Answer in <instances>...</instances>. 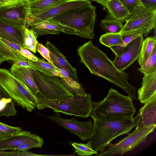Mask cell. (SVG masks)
Listing matches in <instances>:
<instances>
[{
  "mask_svg": "<svg viewBox=\"0 0 156 156\" xmlns=\"http://www.w3.org/2000/svg\"><path fill=\"white\" fill-rule=\"evenodd\" d=\"M23 35V47L36 53L38 42L33 31L31 29L26 28L24 30Z\"/></svg>",
  "mask_w": 156,
  "mask_h": 156,
  "instance_id": "obj_29",
  "label": "cell"
},
{
  "mask_svg": "<svg viewBox=\"0 0 156 156\" xmlns=\"http://www.w3.org/2000/svg\"><path fill=\"white\" fill-rule=\"evenodd\" d=\"M23 33L16 28L0 21V37L23 47Z\"/></svg>",
  "mask_w": 156,
  "mask_h": 156,
  "instance_id": "obj_21",
  "label": "cell"
},
{
  "mask_svg": "<svg viewBox=\"0 0 156 156\" xmlns=\"http://www.w3.org/2000/svg\"><path fill=\"white\" fill-rule=\"evenodd\" d=\"M44 140L42 137L36 135L29 141L23 144L16 148L14 150L23 152H27L33 148H41L43 144Z\"/></svg>",
  "mask_w": 156,
  "mask_h": 156,
  "instance_id": "obj_33",
  "label": "cell"
},
{
  "mask_svg": "<svg viewBox=\"0 0 156 156\" xmlns=\"http://www.w3.org/2000/svg\"><path fill=\"white\" fill-rule=\"evenodd\" d=\"M71 144L75 149V153L80 156H90L98 153L92 148L89 140L87 144L73 142Z\"/></svg>",
  "mask_w": 156,
  "mask_h": 156,
  "instance_id": "obj_32",
  "label": "cell"
},
{
  "mask_svg": "<svg viewBox=\"0 0 156 156\" xmlns=\"http://www.w3.org/2000/svg\"><path fill=\"white\" fill-rule=\"evenodd\" d=\"M95 10V7L91 5L70 10L50 20L66 34L93 39L94 36Z\"/></svg>",
  "mask_w": 156,
  "mask_h": 156,
  "instance_id": "obj_3",
  "label": "cell"
},
{
  "mask_svg": "<svg viewBox=\"0 0 156 156\" xmlns=\"http://www.w3.org/2000/svg\"><path fill=\"white\" fill-rule=\"evenodd\" d=\"M31 27L37 38L46 34H57L62 32L59 26L50 19L37 23Z\"/></svg>",
  "mask_w": 156,
  "mask_h": 156,
  "instance_id": "obj_22",
  "label": "cell"
},
{
  "mask_svg": "<svg viewBox=\"0 0 156 156\" xmlns=\"http://www.w3.org/2000/svg\"><path fill=\"white\" fill-rule=\"evenodd\" d=\"M145 104L133 118L136 129L156 125V94Z\"/></svg>",
  "mask_w": 156,
  "mask_h": 156,
  "instance_id": "obj_14",
  "label": "cell"
},
{
  "mask_svg": "<svg viewBox=\"0 0 156 156\" xmlns=\"http://www.w3.org/2000/svg\"><path fill=\"white\" fill-rule=\"evenodd\" d=\"M144 75L150 74L156 72V47L146 63L138 69Z\"/></svg>",
  "mask_w": 156,
  "mask_h": 156,
  "instance_id": "obj_31",
  "label": "cell"
},
{
  "mask_svg": "<svg viewBox=\"0 0 156 156\" xmlns=\"http://www.w3.org/2000/svg\"><path fill=\"white\" fill-rule=\"evenodd\" d=\"M23 131L20 127L9 126L0 122V140L9 137Z\"/></svg>",
  "mask_w": 156,
  "mask_h": 156,
  "instance_id": "obj_34",
  "label": "cell"
},
{
  "mask_svg": "<svg viewBox=\"0 0 156 156\" xmlns=\"http://www.w3.org/2000/svg\"><path fill=\"white\" fill-rule=\"evenodd\" d=\"M28 61L31 66V68L46 75L55 76L61 78L62 77L54 66L43 58H38V59L37 61H32L28 59Z\"/></svg>",
  "mask_w": 156,
  "mask_h": 156,
  "instance_id": "obj_24",
  "label": "cell"
},
{
  "mask_svg": "<svg viewBox=\"0 0 156 156\" xmlns=\"http://www.w3.org/2000/svg\"><path fill=\"white\" fill-rule=\"evenodd\" d=\"M45 155H40L31 152H23L18 150H12V151H0V156H45Z\"/></svg>",
  "mask_w": 156,
  "mask_h": 156,
  "instance_id": "obj_36",
  "label": "cell"
},
{
  "mask_svg": "<svg viewBox=\"0 0 156 156\" xmlns=\"http://www.w3.org/2000/svg\"><path fill=\"white\" fill-rule=\"evenodd\" d=\"M156 125L135 129L132 133L118 143L109 145L102 151L96 154L97 156L122 155L134 150L146 141L147 136L153 132Z\"/></svg>",
  "mask_w": 156,
  "mask_h": 156,
  "instance_id": "obj_9",
  "label": "cell"
},
{
  "mask_svg": "<svg viewBox=\"0 0 156 156\" xmlns=\"http://www.w3.org/2000/svg\"><path fill=\"white\" fill-rule=\"evenodd\" d=\"M66 0H36L29 2V14L44 11L58 5Z\"/></svg>",
  "mask_w": 156,
  "mask_h": 156,
  "instance_id": "obj_26",
  "label": "cell"
},
{
  "mask_svg": "<svg viewBox=\"0 0 156 156\" xmlns=\"http://www.w3.org/2000/svg\"><path fill=\"white\" fill-rule=\"evenodd\" d=\"M56 69L60 73L62 77L71 79L77 82H78V79L76 78L67 70L64 69H60L55 67Z\"/></svg>",
  "mask_w": 156,
  "mask_h": 156,
  "instance_id": "obj_40",
  "label": "cell"
},
{
  "mask_svg": "<svg viewBox=\"0 0 156 156\" xmlns=\"http://www.w3.org/2000/svg\"><path fill=\"white\" fill-rule=\"evenodd\" d=\"M36 135L30 132L23 131L9 137L0 140V151L14 150Z\"/></svg>",
  "mask_w": 156,
  "mask_h": 156,
  "instance_id": "obj_20",
  "label": "cell"
},
{
  "mask_svg": "<svg viewBox=\"0 0 156 156\" xmlns=\"http://www.w3.org/2000/svg\"><path fill=\"white\" fill-rule=\"evenodd\" d=\"M36 98L38 101L37 108L38 110L49 108L55 112L78 117L86 118L89 116L92 108L91 95L90 94L57 100L47 99L37 94Z\"/></svg>",
  "mask_w": 156,
  "mask_h": 156,
  "instance_id": "obj_5",
  "label": "cell"
},
{
  "mask_svg": "<svg viewBox=\"0 0 156 156\" xmlns=\"http://www.w3.org/2000/svg\"><path fill=\"white\" fill-rule=\"evenodd\" d=\"M20 0H0V3L2 5L14 3Z\"/></svg>",
  "mask_w": 156,
  "mask_h": 156,
  "instance_id": "obj_43",
  "label": "cell"
},
{
  "mask_svg": "<svg viewBox=\"0 0 156 156\" xmlns=\"http://www.w3.org/2000/svg\"><path fill=\"white\" fill-rule=\"evenodd\" d=\"M100 26L107 33H120L124 27L122 22L111 17L101 20Z\"/></svg>",
  "mask_w": 156,
  "mask_h": 156,
  "instance_id": "obj_28",
  "label": "cell"
},
{
  "mask_svg": "<svg viewBox=\"0 0 156 156\" xmlns=\"http://www.w3.org/2000/svg\"><path fill=\"white\" fill-rule=\"evenodd\" d=\"M92 5L89 0H66L55 6L44 11L28 14L27 28L70 10Z\"/></svg>",
  "mask_w": 156,
  "mask_h": 156,
  "instance_id": "obj_11",
  "label": "cell"
},
{
  "mask_svg": "<svg viewBox=\"0 0 156 156\" xmlns=\"http://www.w3.org/2000/svg\"><path fill=\"white\" fill-rule=\"evenodd\" d=\"M138 98L141 103L145 104L156 94V72L144 75L142 87L137 91Z\"/></svg>",
  "mask_w": 156,
  "mask_h": 156,
  "instance_id": "obj_17",
  "label": "cell"
},
{
  "mask_svg": "<svg viewBox=\"0 0 156 156\" xmlns=\"http://www.w3.org/2000/svg\"><path fill=\"white\" fill-rule=\"evenodd\" d=\"M143 40V34L139 35L127 45L121 55L115 56L112 62L118 70L123 71L138 58Z\"/></svg>",
  "mask_w": 156,
  "mask_h": 156,
  "instance_id": "obj_13",
  "label": "cell"
},
{
  "mask_svg": "<svg viewBox=\"0 0 156 156\" xmlns=\"http://www.w3.org/2000/svg\"><path fill=\"white\" fill-rule=\"evenodd\" d=\"M29 69L39 90L37 94L51 100L69 98L74 96L66 89L58 77L46 75L32 68Z\"/></svg>",
  "mask_w": 156,
  "mask_h": 156,
  "instance_id": "obj_8",
  "label": "cell"
},
{
  "mask_svg": "<svg viewBox=\"0 0 156 156\" xmlns=\"http://www.w3.org/2000/svg\"><path fill=\"white\" fill-rule=\"evenodd\" d=\"M45 45L49 51L50 58L53 66L59 69L67 70L78 79L76 69L72 66L66 57L53 44L49 41H47Z\"/></svg>",
  "mask_w": 156,
  "mask_h": 156,
  "instance_id": "obj_16",
  "label": "cell"
},
{
  "mask_svg": "<svg viewBox=\"0 0 156 156\" xmlns=\"http://www.w3.org/2000/svg\"><path fill=\"white\" fill-rule=\"evenodd\" d=\"M22 47L0 37V54L4 57L5 61L10 60L15 62L27 60L19 52Z\"/></svg>",
  "mask_w": 156,
  "mask_h": 156,
  "instance_id": "obj_19",
  "label": "cell"
},
{
  "mask_svg": "<svg viewBox=\"0 0 156 156\" xmlns=\"http://www.w3.org/2000/svg\"><path fill=\"white\" fill-rule=\"evenodd\" d=\"M17 111L15 109L14 101L10 96L0 86V117L5 115H16Z\"/></svg>",
  "mask_w": 156,
  "mask_h": 156,
  "instance_id": "obj_23",
  "label": "cell"
},
{
  "mask_svg": "<svg viewBox=\"0 0 156 156\" xmlns=\"http://www.w3.org/2000/svg\"><path fill=\"white\" fill-rule=\"evenodd\" d=\"M13 64L16 66L18 67H23L29 68H31L28 59L26 60H19L14 62Z\"/></svg>",
  "mask_w": 156,
  "mask_h": 156,
  "instance_id": "obj_42",
  "label": "cell"
},
{
  "mask_svg": "<svg viewBox=\"0 0 156 156\" xmlns=\"http://www.w3.org/2000/svg\"><path fill=\"white\" fill-rule=\"evenodd\" d=\"M93 119V130L89 141L92 148L97 152L104 150L118 136L129 134L135 126L133 119L106 121Z\"/></svg>",
  "mask_w": 156,
  "mask_h": 156,
  "instance_id": "obj_4",
  "label": "cell"
},
{
  "mask_svg": "<svg viewBox=\"0 0 156 156\" xmlns=\"http://www.w3.org/2000/svg\"><path fill=\"white\" fill-rule=\"evenodd\" d=\"M98 3L107 9L111 18L122 22L126 20L130 13L120 0H107Z\"/></svg>",
  "mask_w": 156,
  "mask_h": 156,
  "instance_id": "obj_18",
  "label": "cell"
},
{
  "mask_svg": "<svg viewBox=\"0 0 156 156\" xmlns=\"http://www.w3.org/2000/svg\"><path fill=\"white\" fill-rule=\"evenodd\" d=\"M77 51L81 62L91 74L120 87L132 99H136V89L128 83L127 72L118 70L107 55L94 45L92 41L80 46Z\"/></svg>",
  "mask_w": 156,
  "mask_h": 156,
  "instance_id": "obj_1",
  "label": "cell"
},
{
  "mask_svg": "<svg viewBox=\"0 0 156 156\" xmlns=\"http://www.w3.org/2000/svg\"><path fill=\"white\" fill-rule=\"evenodd\" d=\"M0 86L14 102L28 112L37 107V99L6 69L0 68Z\"/></svg>",
  "mask_w": 156,
  "mask_h": 156,
  "instance_id": "obj_6",
  "label": "cell"
},
{
  "mask_svg": "<svg viewBox=\"0 0 156 156\" xmlns=\"http://www.w3.org/2000/svg\"><path fill=\"white\" fill-rule=\"evenodd\" d=\"M23 57L34 61H37L38 58L34 55L28 49L22 47L19 52Z\"/></svg>",
  "mask_w": 156,
  "mask_h": 156,
  "instance_id": "obj_39",
  "label": "cell"
},
{
  "mask_svg": "<svg viewBox=\"0 0 156 156\" xmlns=\"http://www.w3.org/2000/svg\"><path fill=\"white\" fill-rule=\"evenodd\" d=\"M26 0L27 1H28L29 2H33V1H35V0Z\"/></svg>",
  "mask_w": 156,
  "mask_h": 156,
  "instance_id": "obj_46",
  "label": "cell"
},
{
  "mask_svg": "<svg viewBox=\"0 0 156 156\" xmlns=\"http://www.w3.org/2000/svg\"><path fill=\"white\" fill-rule=\"evenodd\" d=\"M139 35L140 34L123 36L122 37L123 40L120 44L111 47L109 48L113 52L116 56H119L123 53L127 45Z\"/></svg>",
  "mask_w": 156,
  "mask_h": 156,
  "instance_id": "obj_35",
  "label": "cell"
},
{
  "mask_svg": "<svg viewBox=\"0 0 156 156\" xmlns=\"http://www.w3.org/2000/svg\"><path fill=\"white\" fill-rule=\"evenodd\" d=\"M36 51H38L48 62L53 65V63L50 58L49 51L47 48L43 45L38 43L37 46Z\"/></svg>",
  "mask_w": 156,
  "mask_h": 156,
  "instance_id": "obj_38",
  "label": "cell"
},
{
  "mask_svg": "<svg viewBox=\"0 0 156 156\" xmlns=\"http://www.w3.org/2000/svg\"><path fill=\"white\" fill-rule=\"evenodd\" d=\"M140 0V1H141L142 0Z\"/></svg>",
  "mask_w": 156,
  "mask_h": 156,
  "instance_id": "obj_48",
  "label": "cell"
},
{
  "mask_svg": "<svg viewBox=\"0 0 156 156\" xmlns=\"http://www.w3.org/2000/svg\"><path fill=\"white\" fill-rule=\"evenodd\" d=\"M29 2L26 0L0 6V21L23 32L27 28Z\"/></svg>",
  "mask_w": 156,
  "mask_h": 156,
  "instance_id": "obj_10",
  "label": "cell"
},
{
  "mask_svg": "<svg viewBox=\"0 0 156 156\" xmlns=\"http://www.w3.org/2000/svg\"><path fill=\"white\" fill-rule=\"evenodd\" d=\"M156 18V8L137 7L126 19L120 34L122 36L144 34L146 37L153 29H155Z\"/></svg>",
  "mask_w": 156,
  "mask_h": 156,
  "instance_id": "obj_7",
  "label": "cell"
},
{
  "mask_svg": "<svg viewBox=\"0 0 156 156\" xmlns=\"http://www.w3.org/2000/svg\"><path fill=\"white\" fill-rule=\"evenodd\" d=\"M131 13L135 9L143 6L140 0H120Z\"/></svg>",
  "mask_w": 156,
  "mask_h": 156,
  "instance_id": "obj_37",
  "label": "cell"
},
{
  "mask_svg": "<svg viewBox=\"0 0 156 156\" xmlns=\"http://www.w3.org/2000/svg\"><path fill=\"white\" fill-rule=\"evenodd\" d=\"M5 61L4 57L0 54V64L3 62Z\"/></svg>",
  "mask_w": 156,
  "mask_h": 156,
  "instance_id": "obj_44",
  "label": "cell"
},
{
  "mask_svg": "<svg viewBox=\"0 0 156 156\" xmlns=\"http://www.w3.org/2000/svg\"><path fill=\"white\" fill-rule=\"evenodd\" d=\"M10 70L12 74L37 98L39 90L29 68L17 66L13 64Z\"/></svg>",
  "mask_w": 156,
  "mask_h": 156,
  "instance_id": "obj_15",
  "label": "cell"
},
{
  "mask_svg": "<svg viewBox=\"0 0 156 156\" xmlns=\"http://www.w3.org/2000/svg\"><path fill=\"white\" fill-rule=\"evenodd\" d=\"M136 110L129 96L120 93L110 88L106 97L98 102L92 101L89 116L93 119L102 121L133 119Z\"/></svg>",
  "mask_w": 156,
  "mask_h": 156,
  "instance_id": "obj_2",
  "label": "cell"
},
{
  "mask_svg": "<svg viewBox=\"0 0 156 156\" xmlns=\"http://www.w3.org/2000/svg\"><path fill=\"white\" fill-rule=\"evenodd\" d=\"M59 81L66 89L74 95H84L87 94L80 84L71 79L63 77Z\"/></svg>",
  "mask_w": 156,
  "mask_h": 156,
  "instance_id": "obj_27",
  "label": "cell"
},
{
  "mask_svg": "<svg viewBox=\"0 0 156 156\" xmlns=\"http://www.w3.org/2000/svg\"><path fill=\"white\" fill-rule=\"evenodd\" d=\"M122 36L120 33H106L99 38L100 42L109 48L118 45L123 41Z\"/></svg>",
  "mask_w": 156,
  "mask_h": 156,
  "instance_id": "obj_30",
  "label": "cell"
},
{
  "mask_svg": "<svg viewBox=\"0 0 156 156\" xmlns=\"http://www.w3.org/2000/svg\"><path fill=\"white\" fill-rule=\"evenodd\" d=\"M155 47V36L148 37L143 40L140 51L137 58L138 63L140 66L144 65L147 61Z\"/></svg>",
  "mask_w": 156,
  "mask_h": 156,
  "instance_id": "obj_25",
  "label": "cell"
},
{
  "mask_svg": "<svg viewBox=\"0 0 156 156\" xmlns=\"http://www.w3.org/2000/svg\"><path fill=\"white\" fill-rule=\"evenodd\" d=\"M2 4H1V3H0V6L1 5H2Z\"/></svg>",
  "mask_w": 156,
  "mask_h": 156,
  "instance_id": "obj_47",
  "label": "cell"
},
{
  "mask_svg": "<svg viewBox=\"0 0 156 156\" xmlns=\"http://www.w3.org/2000/svg\"><path fill=\"white\" fill-rule=\"evenodd\" d=\"M143 6L147 9L156 8V0H142Z\"/></svg>",
  "mask_w": 156,
  "mask_h": 156,
  "instance_id": "obj_41",
  "label": "cell"
},
{
  "mask_svg": "<svg viewBox=\"0 0 156 156\" xmlns=\"http://www.w3.org/2000/svg\"><path fill=\"white\" fill-rule=\"evenodd\" d=\"M47 117L83 141L89 140L91 136L94 123L90 120L86 122H80L76 119V116L70 119H63L58 112H55L52 116Z\"/></svg>",
  "mask_w": 156,
  "mask_h": 156,
  "instance_id": "obj_12",
  "label": "cell"
},
{
  "mask_svg": "<svg viewBox=\"0 0 156 156\" xmlns=\"http://www.w3.org/2000/svg\"><path fill=\"white\" fill-rule=\"evenodd\" d=\"M96 2H101V1H105L107 0H90Z\"/></svg>",
  "mask_w": 156,
  "mask_h": 156,
  "instance_id": "obj_45",
  "label": "cell"
}]
</instances>
